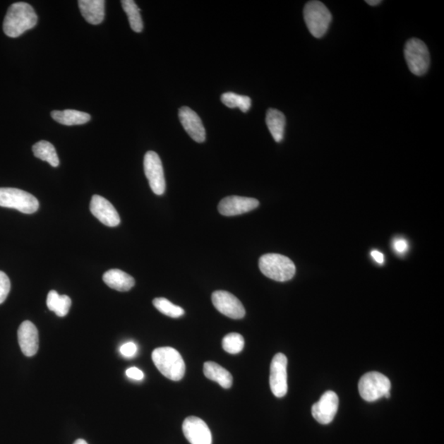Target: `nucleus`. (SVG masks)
<instances>
[{
    "label": "nucleus",
    "mask_w": 444,
    "mask_h": 444,
    "mask_svg": "<svg viewBox=\"0 0 444 444\" xmlns=\"http://www.w3.org/2000/svg\"><path fill=\"white\" fill-rule=\"evenodd\" d=\"M259 206L256 198L229 196L222 199L219 203L218 211L223 216L234 217L251 212Z\"/></svg>",
    "instance_id": "obj_14"
},
{
    "label": "nucleus",
    "mask_w": 444,
    "mask_h": 444,
    "mask_svg": "<svg viewBox=\"0 0 444 444\" xmlns=\"http://www.w3.org/2000/svg\"><path fill=\"white\" fill-rule=\"evenodd\" d=\"M10 289H11V283L9 278L4 272L0 271V304L5 301L7 299Z\"/></svg>",
    "instance_id": "obj_28"
},
{
    "label": "nucleus",
    "mask_w": 444,
    "mask_h": 444,
    "mask_svg": "<svg viewBox=\"0 0 444 444\" xmlns=\"http://www.w3.org/2000/svg\"><path fill=\"white\" fill-rule=\"evenodd\" d=\"M73 444H88V443L84 440H82V438H79V440L75 441Z\"/></svg>",
    "instance_id": "obj_34"
},
{
    "label": "nucleus",
    "mask_w": 444,
    "mask_h": 444,
    "mask_svg": "<svg viewBox=\"0 0 444 444\" xmlns=\"http://www.w3.org/2000/svg\"><path fill=\"white\" fill-rule=\"evenodd\" d=\"M404 54L407 66L413 74L422 76L427 73L431 64L430 52L421 40H409L404 49Z\"/></svg>",
    "instance_id": "obj_7"
},
{
    "label": "nucleus",
    "mask_w": 444,
    "mask_h": 444,
    "mask_svg": "<svg viewBox=\"0 0 444 444\" xmlns=\"http://www.w3.org/2000/svg\"><path fill=\"white\" fill-rule=\"evenodd\" d=\"M266 124L269 132L277 143L283 140L285 133L286 117L277 109H269L267 112Z\"/></svg>",
    "instance_id": "obj_20"
},
{
    "label": "nucleus",
    "mask_w": 444,
    "mask_h": 444,
    "mask_svg": "<svg viewBox=\"0 0 444 444\" xmlns=\"http://www.w3.org/2000/svg\"><path fill=\"white\" fill-rule=\"evenodd\" d=\"M258 265L264 276L277 282L290 281L296 274L295 264L282 254H264L259 259Z\"/></svg>",
    "instance_id": "obj_3"
},
{
    "label": "nucleus",
    "mask_w": 444,
    "mask_h": 444,
    "mask_svg": "<svg viewBox=\"0 0 444 444\" xmlns=\"http://www.w3.org/2000/svg\"><path fill=\"white\" fill-rule=\"evenodd\" d=\"M306 26L314 37H324L330 26L332 16L325 4L320 1H309L304 8Z\"/></svg>",
    "instance_id": "obj_4"
},
{
    "label": "nucleus",
    "mask_w": 444,
    "mask_h": 444,
    "mask_svg": "<svg viewBox=\"0 0 444 444\" xmlns=\"http://www.w3.org/2000/svg\"><path fill=\"white\" fill-rule=\"evenodd\" d=\"M179 119L182 126L193 140L199 143L206 140V131L201 119L192 109L187 107L179 109Z\"/></svg>",
    "instance_id": "obj_15"
},
{
    "label": "nucleus",
    "mask_w": 444,
    "mask_h": 444,
    "mask_svg": "<svg viewBox=\"0 0 444 444\" xmlns=\"http://www.w3.org/2000/svg\"><path fill=\"white\" fill-rule=\"evenodd\" d=\"M103 281L109 287L118 292H128L136 285V280L119 269H112L103 275Z\"/></svg>",
    "instance_id": "obj_18"
},
{
    "label": "nucleus",
    "mask_w": 444,
    "mask_h": 444,
    "mask_svg": "<svg viewBox=\"0 0 444 444\" xmlns=\"http://www.w3.org/2000/svg\"><path fill=\"white\" fill-rule=\"evenodd\" d=\"M52 116L59 124L67 126H81V124H87L91 119V116L89 114L75 111V109L54 111L52 112Z\"/></svg>",
    "instance_id": "obj_21"
},
{
    "label": "nucleus",
    "mask_w": 444,
    "mask_h": 444,
    "mask_svg": "<svg viewBox=\"0 0 444 444\" xmlns=\"http://www.w3.org/2000/svg\"><path fill=\"white\" fill-rule=\"evenodd\" d=\"M71 299L66 295H59L56 291H51L47 296V304L49 311L59 317L66 316L71 307Z\"/></svg>",
    "instance_id": "obj_22"
},
{
    "label": "nucleus",
    "mask_w": 444,
    "mask_h": 444,
    "mask_svg": "<svg viewBox=\"0 0 444 444\" xmlns=\"http://www.w3.org/2000/svg\"><path fill=\"white\" fill-rule=\"evenodd\" d=\"M394 251L399 254L405 253L408 249V244L404 239H396L393 242Z\"/></svg>",
    "instance_id": "obj_30"
},
{
    "label": "nucleus",
    "mask_w": 444,
    "mask_h": 444,
    "mask_svg": "<svg viewBox=\"0 0 444 444\" xmlns=\"http://www.w3.org/2000/svg\"><path fill=\"white\" fill-rule=\"evenodd\" d=\"M124 12L126 13L129 24L133 32H141L143 29V23L141 17L140 9L133 0H123L121 1Z\"/></svg>",
    "instance_id": "obj_24"
},
{
    "label": "nucleus",
    "mask_w": 444,
    "mask_h": 444,
    "mask_svg": "<svg viewBox=\"0 0 444 444\" xmlns=\"http://www.w3.org/2000/svg\"><path fill=\"white\" fill-rule=\"evenodd\" d=\"M203 373L208 379L217 382L223 388L228 389L232 386L231 373L215 362L208 361L204 364Z\"/></svg>",
    "instance_id": "obj_19"
},
{
    "label": "nucleus",
    "mask_w": 444,
    "mask_h": 444,
    "mask_svg": "<svg viewBox=\"0 0 444 444\" xmlns=\"http://www.w3.org/2000/svg\"><path fill=\"white\" fill-rule=\"evenodd\" d=\"M0 207L16 209L25 214L36 212L39 202L32 194L15 188H0Z\"/></svg>",
    "instance_id": "obj_6"
},
{
    "label": "nucleus",
    "mask_w": 444,
    "mask_h": 444,
    "mask_svg": "<svg viewBox=\"0 0 444 444\" xmlns=\"http://www.w3.org/2000/svg\"><path fill=\"white\" fill-rule=\"evenodd\" d=\"M339 399L332 391L324 392L319 401L312 407V415L322 425H328L333 421L337 412Z\"/></svg>",
    "instance_id": "obj_12"
},
{
    "label": "nucleus",
    "mask_w": 444,
    "mask_h": 444,
    "mask_svg": "<svg viewBox=\"0 0 444 444\" xmlns=\"http://www.w3.org/2000/svg\"><path fill=\"white\" fill-rule=\"evenodd\" d=\"M358 387L361 397L366 402H373L382 397H390V380L380 373H366L359 382Z\"/></svg>",
    "instance_id": "obj_5"
},
{
    "label": "nucleus",
    "mask_w": 444,
    "mask_h": 444,
    "mask_svg": "<svg viewBox=\"0 0 444 444\" xmlns=\"http://www.w3.org/2000/svg\"><path fill=\"white\" fill-rule=\"evenodd\" d=\"M104 0H80L78 6L80 12L86 21L92 25H98L103 22L104 18Z\"/></svg>",
    "instance_id": "obj_17"
},
{
    "label": "nucleus",
    "mask_w": 444,
    "mask_h": 444,
    "mask_svg": "<svg viewBox=\"0 0 444 444\" xmlns=\"http://www.w3.org/2000/svg\"><path fill=\"white\" fill-rule=\"evenodd\" d=\"M221 101L224 106L231 109L239 108L244 113L248 112L252 104L251 97L234 92L223 93Z\"/></svg>",
    "instance_id": "obj_25"
},
{
    "label": "nucleus",
    "mask_w": 444,
    "mask_h": 444,
    "mask_svg": "<svg viewBox=\"0 0 444 444\" xmlns=\"http://www.w3.org/2000/svg\"><path fill=\"white\" fill-rule=\"evenodd\" d=\"M32 151L37 158L47 162L53 167H59V160L56 150L51 143L40 141L32 147Z\"/></svg>",
    "instance_id": "obj_23"
},
{
    "label": "nucleus",
    "mask_w": 444,
    "mask_h": 444,
    "mask_svg": "<svg viewBox=\"0 0 444 444\" xmlns=\"http://www.w3.org/2000/svg\"><path fill=\"white\" fill-rule=\"evenodd\" d=\"M244 347V337L241 334L232 332L224 336L222 340V348L229 354L236 355L243 351Z\"/></svg>",
    "instance_id": "obj_27"
},
{
    "label": "nucleus",
    "mask_w": 444,
    "mask_h": 444,
    "mask_svg": "<svg viewBox=\"0 0 444 444\" xmlns=\"http://www.w3.org/2000/svg\"><path fill=\"white\" fill-rule=\"evenodd\" d=\"M37 20L36 12L29 4H13L4 20V32L9 37H18L28 30L36 27Z\"/></svg>",
    "instance_id": "obj_1"
},
{
    "label": "nucleus",
    "mask_w": 444,
    "mask_h": 444,
    "mask_svg": "<svg viewBox=\"0 0 444 444\" xmlns=\"http://www.w3.org/2000/svg\"><path fill=\"white\" fill-rule=\"evenodd\" d=\"M18 343L23 355L31 357L38 352L39 335L36 326L32 322L24 321L18 331Z\"/></svg>",
    "instance_id": "obj_16"
},
{
    "label": "nucleus",
    "mask_w": 444,
    "mask_h": 444,
    "mask_svg": "<svg viewBox=\"0 0 444 444\" xmlns=\"http://www.w3.org/2000/svg\"><path fill=\"white\" fill-rule=\"evenodd\" d=\"M371 256L379 264H382L384 262L383 254L378 251H373L371 252Z\"/></svg>",
    "instance_id": "obj_32"
},
{
    "label": "nucleus",
    "mask_w": 444,
    "mask_h": 444,
    "mask_svg": "<svg viewBox=\"0 0 444 444\" xmlns=\"http://www.w3.org/2000/svg\"><path fill=\"white\" fill-rule=\"evenodd\" d=\"M154 365L164 377L172 381H179L186 373V364L176 349L159 347L155 349L152 355Z\"/></svg>",
    "instance_id": "obj_2"
},
{
    "label": "nucleus",
    "mask_w": 444,
    "mask_h": 444,
    "mask_svg": "<svg viewBox=\"0 0 444 444\" xmlns=\"http://www.w3.org/2000/svg\"><path fill=\"white\" fill-rule=\"evenodd\" d=\"M212 301L219 312L232 319H241L246 316V309L239 299L224 291L213 292Z\"/></svg>",
    "instance_id": "obj_10"
},
{
    "label": "nucleus",
    "mask_w": 444,
    "mask_h": 444,
    "mask_svg": "<svg viewBox=\"0 0 444 444\" xmlns=\"http://www.w3.org/2000/svg\"><path fill=\"white\" fill-rule=\"evenodd\" d=\"M144 172L148 179L149 186L157 196H162L166 191V179H164L162 160L158 154L149 151L144 157Z\"/></svg>",
    "instance_id": "obj_8"
},
{
    "label": "nucleus",
    "mask_w": 444,
    "mask_h": 444,
    "mask_svg": "<svg viewBox=\"0 0 444 444\" xmlns=\"http://www.w3.org/2000/svg\"><path fill=\"white\" fill-rule=\"evenodd\" d=\"M90 210L95 217L107 227H116L121 223V217L116 209L107 199L97 194L92 198Z\"/></svg>",
    "instance_id": "obj_13"
},
{
    "label": "nucleus",
    "mask_w": 444,
    "mask_h": 444,
    "mask_svg": "<svg viewBox=\"0 0 444 444\" xmlns=\"http://www.w3.org/2000/svg\"><path fill=\"white\" fill-rule=\"evenodd\" d=\"M184 436L191 444H212V437L207 424L196 416H189L182 426Z\"/></svg>",
    "instance_id": "obj_11"
},
{
    "label": "nucleus",
    "mask_w": 444,
    "mask_h": 444,
    "mask_svg": "<svg viewBox=\"0 0 444 444\" xmlns=\"http://www.w3.org/2000/svg\"><path fill=\"white\" fill-rule=\"evenodd\" d=\"M138 352V346L136 343L129 342L121 347V353L122 356L126 358H133L136 356Z\"/></svg>",
    "instance_id": "obj_29"
},
{
    "label": "nucleus",
    "mask_w": 444,
    "mask_h": 444,
    "mask_svg": "<svg viewBox=\"0 0 444 444\" xmlns=\"http://www.w3.org/2000/svg\"><path fill=\"white\" fill-rule=\"evenodd\" d=\"M153 306L160 312L168 317L176 318L184 316V311L181 307L176 306L166 298L153 299Z\"/></svg>",
    "instance_id": "obj_26"
},
{
    "label": "nucleus",
    "mask_w": 444,
    "mask_h": 444,
    "mask_svg": "<svg viewBox=\"0 0 444 444\" xmlns=\"http://www.w3.org/2000/svg\"><path fill=\"white\" fill-rule=\"evenodd\" d=\"M366 3L371 6H377L379 4H381L380 0H368Z\"/></svg>",
    "instance_id": "obj_33"
},
{
    "label": "nucleus",
    "mask_w": 444,
    "mask_h": 444,
    "mask_svg": "<svg viewBox=\"0 0 444 444\" xmlns=\"http://www.w3.org/2000/svg\"><path fill=\"white\" fill-rule=\"evenodd\" d=\"M287 363V358L282 353L277 354L271 363L270 388L273 395L279 398L286 396L288 390Z\"/></svg>",
    "instance_id": "obj_9"
},
{
    "label": "nucleus",
    "mask_w": 444,
    "mask_h": 444,
    "mask_svg": "<svg viewBox=\"0 0 444 444\" xmlns=\"http://www.w3.org/2000/svg\"><path fill=\"white\" fill-rule=\"evenodd\" d=\"M126 376L133 380L141 381L144 378V373L136 367H131L126 371Z\"/></svg>",
    "instance_id": "obj_31"
}]
</instances>
